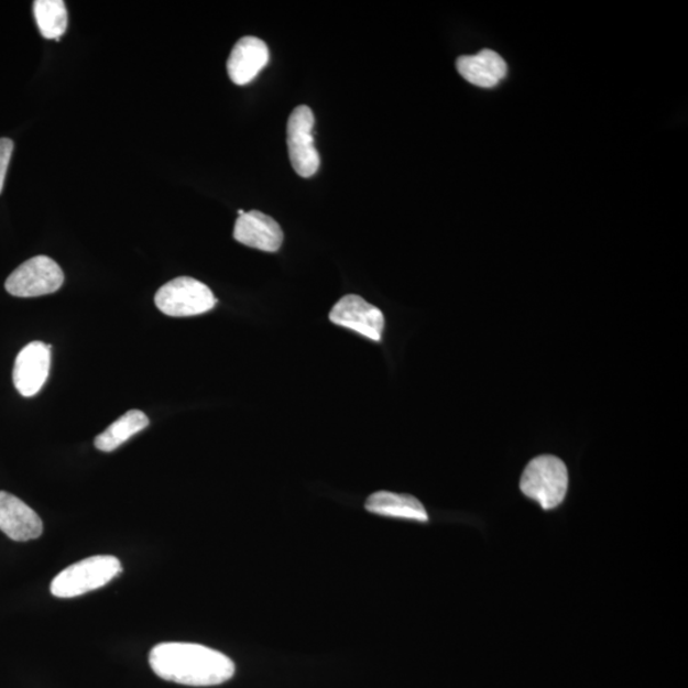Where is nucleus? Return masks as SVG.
<instances>
[{
    "instance_id": "15",
    "label": "nucleus",
    "mask_w": 688,
    "mask_h": 688,
    "mask_svg": "<svg viewBox=\"0 0 688 688\" xmlns=\"http://www.w3.org/2000/svg\"><path fill=\"white\" fill-rule=\"evenodd\" d=\"M34 13L40 34L47 40H61L68 29V12L63 0H37Z\"/></svg>"
},
{
    "instance_id": "16",
    "label": "nucleus",
    "mask_w": 688,
    "mask_h": 688,
    "mask_svg": "<svg viewBox=\"0 0 688 688\" xmlns=\"http://www.w3.org/2000/svg\"><path fill=\"white\" fill-rule=\"evenodd\" d=\"M13 149L14 144L10 138H0V194L3 192L7 170L8 165H10Z\"/></svg>"
},
{
    "instance_id": "11",
    "label": "nucleus",
    "mask_w": 688,
    "mask_h": 688,
    "mask_svg": "<svg viewBox=\"0 0 688 688\" xmlns=\"http://www.w3.org/2000/svg\"><path fill=\"white\" fill-rule=\"evenodd\" d=\"M270 62V48L263 40L245 36L234 44L228 61L229 77L234 85L245 86L264 69Z\"/></svg>"
},
{
    "instance_id": "4",
    "label": "nucleus",
    "mask_w": 688,
    "mask_h": 688,
    "mask_svg": "<svg viewBox=\"0 0 688 688\" xmlns=\"http://www.w3.org/2000/svg\"><path fill=\"white\" fill-rule=\"evenodd\" d=\"M155 304L168 317L185 318L212 310L217 299L205 283L192 277H179L157 291Z\"/></svg>"
},
{
    "instance_id": "8",
    "label": "nucleus",
    "mask_w": 688,
    "mask_h": 688,
    "mask_svg": "<svg viewBox=\"0 0 688 688\" xmlns=\"http://www.w3.org/2000/svg\"><path fill=\"white\" fill-rule=\"evenodd\" d=\"M52 362V346L31 342L14 362L13 383L23 396H34L44 386Z\"/></svg>"
},
{
    "instance_id": "12",
    "label": "nucleus",
    "mask_w": 688,
    "mask_h": 688,
    "mask_svg": "<svg viewBox=\"0 0 688 688\" xmlns=\"http://www.w3.org/2000/svg\"><path fill=\"white\" fill-rule=\"evenodd\" d=\"M459 75L477 87H496L507 75L506 63L489 48L474 55H463L457 61Z\"/></svg>"
},
{
    "instance_id": "14",
    "label": "nucleus",
    "mask_w": 688,
    "mask_h": 688,
    "mask_svg": "<svg viewBox=\"0 0 688 688\" xmlns=\"http://www.w3.org/2000/svg\"><path fill=\"white\" fill-rule=\"evenodd\" d=\"M149 425L150 419L142 411H129L96 437L95 447L105 452L114 451Z\"/></svg>"
},
{
    "instance_id": "6",
    "label": "nucleus",
    "mask_w": 688,
    "mask_h": 688,
    "mask_svg": "<svg viewBox=\"0 0 688 688\" xmlns=\"http://www.w3.org/2000/svg\"><path fill=\"white\" fill-rule=\"evenodd\" d=\"M314 112L306 105H299L288 118L287 145L291 165L297 175L312 177L318 173L320 156L314 143Z\"/></svg>"
},
{
    "instance_id": "2",
    "label": "nucleus",
    "mask_w": 688,
    "mask_h": 688,
    "mask_svg": "<svg viewBox=\"0 0 688 688\" xmlns=\"http://www.w3.org/2000/svg\"><path fill=\"white\" fill-rule=\"evenodd\" d=\"M123 571L114 556L85 558L56 575L51 592L56 598H75L100 589Z\"/></svg>"
},
{
    "instance_id": "3",
    "label": "nucleus",
    "mask_w": 688,
    "mask_h": 688,
    "mask_svg": "<svg viewBox=\"0 0 688 688\" xmlns=\"http://www.w3.org/2000/svg\"><path fill=\"white\" fill-rule=\"evenodd\" d=\"M568 469L554 456L534 458L522 476L521 489L525 496L545 510L560 505L568 492Z\"/></svg>"
},
{
    "instance_id": "5",
    "label": "nucleus",
    "mask_w": 688,
    "mask_h": 688,
    "mask_svg": "<svg viewBox=\"0 0 688 688\" xmlns=\"http://www.w3.org/2000/svg\"><path fill=\"white\" fill-rule=\"evenodd\" d=\"M64 273L52 258L37 255L22 263L6 281V290L15 297H37L58 291Z\"/></svg>"
},
{
    "instance_id": "10",
    "label": "nucleus",
    "mask_w": 688,
    "mask_h": 688,
    "mask_svg": "<svg viewBox=\"0 0 688 688\" xmlns=\"http://www.w3.org/2000/svg\"><path fill=\"white\" fill-rule=\"evenodd\" d=\"M0 531L13 540L28 542L42 536L44 524L21 499L0 491Z\"/></svg>"
},
{
    "instance_id": "1",
    "label": "nucleus",
    "mask_w": 688,
    "mask_h": 688,
    "mask_svg": "<svg viewBox=\"0 0 688 688\" xmlns=\"http://www.w3.org/2000/svg\"><path fill=\"white\" fill-rule=\"evenodd\" d=\"M150 666L165 681L194 687L217 686L234 675L233 662L210 647L164 643L153 647Z\"/></svg>"
},
{
    "instance_id": "13",
    "label": "nucleus",
    "mask_w": 688,
    "mask_h": 688,
    "mask_svg": "<svg viewBox=\"0 0 688 688\" xmlns=\"http://www.w3.org/2000/svg\"><path fill=\"white\" fill-rule=\"evenodd\" d=\"M368 512L382 516L400 517V520L426 523L428 515L421 501L411 495L379 491L368 499Z\"/></svg>"
},
{
    "instance_id": "9",
    "label": "nucleus",
    "mask_w": 688,
    "mask_h": 688,
    "mask_svg": "<svg viewBox=\"0 0 688 688\" xmlns=\"http://www.w3.org/2000/svg\"><path fill=\"white\" fill-rule=\"evenodd\" d=\"M233 238L240 244L262 250L265 253L279 252L285 234L274 218L259 210H250L234 223Z\"/></svg>"
},
{
    "instance_id": "7",
    "label": "nucleus",
    "mask_w": 688,
    "mask_h": 688,
    "mask_svg": "<svg viewBox=\"0 0 688 688\" xmlns=\"http://www.w3.org/2000/svg\"><path fill=\"white\" fill-rule=\"evenodd\" d=\"M331 323L351 329L371 341H382L385 327L384 315L376 306L358 295H347L339 299L329 314Z\"/></svg>"
}]
</instances>
